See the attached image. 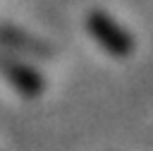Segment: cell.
I'll return each mask as SVG.
<instances>
[{
  "mask_svg": "<svg viewBox=\"0 0 153 151\" xmlns=\"http://www.w3.org/2000/svg\"><path fill=\"white\" fill-rule=\"evenodd\" d=\"M86 24H88V31L93 34V38H96L105 50H110V53H115V55H124V53L131 50V38H129V34H127L120 24H115L105 12L93 10V12L88 14Z\"/></svg>",
  "mask_w": 153,
  "mask_h": 151,
  "instance_id": "cell-1",
  "label": "cell"
},
{
  "mask_svg": "<svg viewBox=\"0 0 153 151\" xmlns=\"http://www.w3.org/2000/svg\"><path fill=\"white\" fill-rule=\"evenodd\" d=\"M0 43L7 46L10 50L24 53V55H36V58L50 55V48L41 38H33L31 34H26V31H22L17 26H10V24H2L0 26Z\"/></svg>",
  "mask_w": 153,
  "mask_h": 151,
  "instance_id": "cell-2",
  "label": "cell"
}]
</instances>
